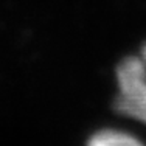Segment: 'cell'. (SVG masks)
Here are the masks:
<instances>
[{
	"instance_id": "obj_1",
	"label": "cell",
	"mask_w": 146,
	"mask_h": 146,
	"mask_svg": "<svg viewBox=\"0 0 146 146\" xmlns=\"http://www.w3.org/2000/svg\"><path fill=\"white\" fill-rule=\"evenodd\" d=\"M117 110L146 124V45L140 54L120 62L117 67Z\"/></svg>"
},
{
	"instance_id": "obj_2",
	"label": "cell",
	"mask_w": 146,
	"mask_h": 146,
	"mask_svg": "<svg viewBox=\"0 0 146 146\" xmlns=\"http://www.w3.org/2000/svg\"><path fill=\"white\" fill-rule=\"evenodd\" d=\"M86 146H145L135 135L118 129H101L89 138Z\"/></svg>"
}]
</instances>
